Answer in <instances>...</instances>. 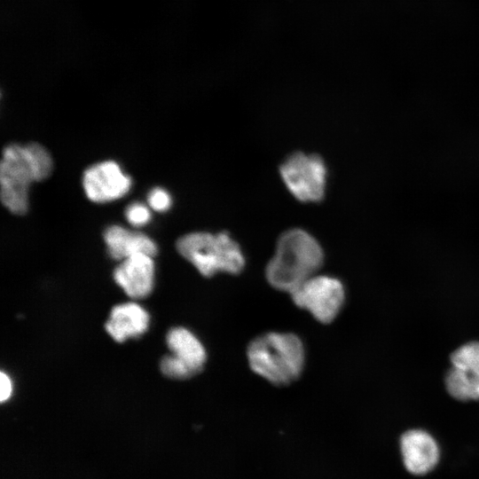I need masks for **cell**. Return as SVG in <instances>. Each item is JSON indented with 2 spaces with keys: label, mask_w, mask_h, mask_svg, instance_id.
Returning <instances> with one entry per match:
<instances>
[{
  "label": "cell",
  "mask_w": 479,
  "mask_h": 479,
  "mask_svg": "<svg viewBox=\"0 0 479 479\" xmlns=\"http://www.w3.org/2000/svg\"><path fill=\"white\" fill-rule=\"evenodd\" d=\"M250 369L268 382L284 387L296 381L305 365V349L293 333L268 332L251 340L247 347Z\"/></svg>",
  "instance_id": "obj_3"
},
{
  "label": "cell",
  "mask_w": 479,
  "mask_h": 479,
  "mask_svg": "<svg viewBox=\"0 0 479 479\" xmlns=\"http://www.w3.org/2000/svg\"><path fill=\"white\" fill-rule=\"evenodd\" d=\"M279 174L287 189L298 200L311 203L324 199L327 168L319 155L294 153L281 163Z\"/></svg>",
  "instance_id": "obj_5"
},
{
  "label": "cell",
  "mask_w": 479,
  "mask_h": 479,
  "mask_svg": "<svg viewBox=\"0 0 479 479\" xmlns=\"http://www.w3.org/2000/svg\"><path fill=\"white\" fill-rule=\"evenodd\" d=\"M399 448L404 468L413 475L428 474L439 462V445L433 436L423 429L405 431L400 437Z\"/></svg>",
  "instance_id": "obj_9"
},
{
  "label": "cell",
  "mask_w": 479,
  "mask_h": 479,
  "mask_svg": "<svg viewBox=\"0 0 479 479\" xmlns=\"http://www.w3.org/2000/svg\"><path fill=\"white\" fill-rule=\"evenodd\" d=\"M178 253L204 277L238 275L246 259L240 244L227 232H194L177 241Z\"/></svg>",
  "instance_id": "obj_4"
},
{
  "label": "cell",
  "mask_w": 479,
  "mask_h": 479,
  "mask_svg": "<svg viewBox=\"0 0 479 479\" xmlns=\"http://www.w3.org/2000/svg\"><path fill=\"white\" fill-rule=\"evenodd\" d=\"M125 216L133 226H143L150 221L151 212L145 205L133 202L126 208Z\"/></svg>",
  "instance_id": "obj_15"
},
{
  "label": "cell",
  "mask_w": 479,
  "mask_h": 479,
  "mask_svg": "<svg viewBox=\"0 0 479 479\" xmlns=\"http://www.w3.org/2000/svg\"><path fill=\"white\" fill-rule=\"evenodd\" d=\"M147 201L149 207L158 212L168 210L172 203L170 194L160 187H155L149 192Z\"/></svg>",
  "instance_id": "obj_16"
},
{
  "label": "cell",
  "mask_w": 479,
  "mask_h": 479,
  "mask_svg": "<svg viewBox=\"0 0 479 479\" xmlns=\"http://www.w3.org/2000/svg\"><path fill=\"white\" fill-rule=\"evenodd\" d=\"M166 342L170 354L187 365L196 374L207 361V352L201 342L188 329L175 327L169 331Z\"/></svg>",
  "instance_id": "obj_13"
},
{
  "label": "cell",
  "mask_w": 479,
  "mask_h": 479,
  "mask_svg": "<svg viewBox=\"0 0 479 479\" xmlns=\"http://www.w3.org/2000/svg\"><path fill=\"white\" fill-rule=\"evenodd\" d=\"M153 278V256L145 254L125 258L114 271L115 282L127 295L134 299L145 298L151 293Z\"/></svg>",
  "instance_id": "obj_10"
},
{
  "label": "cell",
  "mask_w": 479,
  "mask_h": 479,
  "mask_svg": "<svg viewBox=\"0 0 479 479\" xmlns=\"http://www.w3.org/2000/svg\"><path fill=\"white\" fill-rule=\"evenodd\" d=\"M160 367L164 375L173 379L184 380L196 375L187 365L172 354L162 357Z\"/></svg>",
  "instance_id": "obj_14"
},
{
  "label": "cell",
  "mask_w": 479,
  "mask_h": 479,
  "mask_svg": "<svg viewBox=\"0 0 479 479\" xmlns=\"http://www.w3.org/2000/svg\"><path fill=\"white\" fill-rule=\"evenodd\" d=\"M82 186L89 200L106 203L127 194L131 187V179L115 161H105L84 170Z\"/></svg>",
  "instance_id": "obj_8"
},
{
  "label": "cell",
  "mask_w": 479,
  "mask_h": 479,
  "mask_svg": "<svg viewBox=\"0 0 479 479\" xmlns=\"http://www.w3.org/2000/svg\"><path fill=\"white\" fill-rule=\"evenodd\" d=\"M451 365L445 377L449 394L460 401L479 400V342L454 350Z\"/></svg>",
  "instance_id": "obj_7"
},
{
  "label": "cell",
  "mask_w": 479,
  "mask_h": 479,
  "mask_svg": "<svg viewBox=\"0 0 479 479\" xmlns=\"http://www.w3.org/2000/svg\"><path fill=\"white\" fill-rule=\"evenodd\" d=\"M52 168L50 153L38 143L5 146L0 163V196L3 205L12 214L27 213L31 183L47 178Z\"/></svg>",
  "instance_id": "obj_2"
},
{
  "label": "cell",
  "mask_w": 479,
  "mask_h": 479,
  "mask_svg": "<svg viewBox=\"0 0 479 479\" xmlns=\"http://www.w3.org/2000/svg\"><path fill=\"white\" fill-rule=\"evenodd\" d=\"M324 260L319 242L307 231L292 228L279 237L265 267V278L275 289L290 294L318 274Z\"/></svg>",
  "instance_id": "obj_1"
},
{
  "label": "cell",
  "mask_w": 479,
  "mask_h": 479,
  "mask_svg": "<svg viewBox=\"0 0 479 479\" xmlns=\"http://www.w3.org/2000/svg\"><path fill=\"white\" fill-rule=\"evenodd\" d=\"M149 324L148 313L138 304L126 302L113 308L106 330L116 342L144 334Z\"/></svg>",
  "instance_id": "obj_12"
},
{
  "label": "cell",
  "mask_w": 479,
  "mask_h": 479,
  "mask_svg": "<svg viewBox=\"0 0 479 479\" xmlns=\"http://www.w3.org/2000/svg\"><path fill=\"white\" fill-rule=\"evenodd\" d=\"M0 387H1V395L0 399L2 402L7 400L11 394H12V381L8 375H6L4 373H1L0 376Z\"/></svg>",
  "instance_id": "obj_17"
},
{
  "label": "cell",
  "mask_w": 479,
  "mask_h": 479,
  "mask_svg": "<svg viewBox=\"0 0 479 479\" xmlns=\"http://www.w3.org/2000/svg\"><path fill=\"white\" fill-rule=\"evenodd\" d=\"M103 236L108 254L115 260L122 261L137 254L154 256L157 253L155 243L147 235L120 225L109 226Z\"/></svg>",
  "instance_id": "obj_11"
},
{
  "label": "cell",
  "mask_w": 479,
  "mask_h": 479,
  "mask_svg": "<svg viewBox=\"0 0 479 479\" xmlns=\"http://www.w3.org/2000/svg\"><path fill=\"white\" fill-rule=\"evenodd\" d=\"M293 302L322 324L333 322L345 302V288L334 277L316 274L290 294Z\"/></svg>",
  "instance_id": "obj_6"
}]
</instances>
